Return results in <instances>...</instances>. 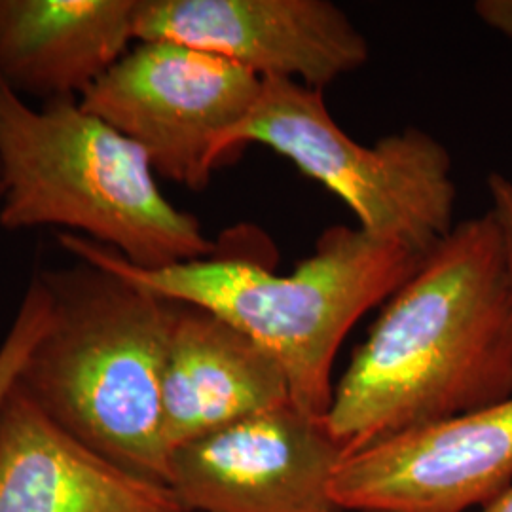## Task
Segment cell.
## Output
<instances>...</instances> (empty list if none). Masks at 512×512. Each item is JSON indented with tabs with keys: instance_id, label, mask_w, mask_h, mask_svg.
I'll return each mask as SVG.
<instances>
[{
	"instance_id": "15",
	"label": "cell",
	"mask_w": 512,
	"mask_h": 512,
	"mask_svg": "<svg viewBox=\"0 0 512 512\" xmlns=\"http://www.w3.org/2000/svg\"><path fill=\"white\" fill-rule=\"evenodd\" d=\"M475 14L497 33L512 38V0H478Z\"/></svg>"
},
{
	"instance_id": "5",
	"label": "cell",
	"mask_w": 512,
	"mask_h": 512,
	"mask_svg": "<svg viewBox=\"0 0 512 512\" xmlns=\"http://www.w3.org/2000/svg\"><path fill=\"white\" fill-rule=\"evenodd\" d=\"M247 145L289 158L346 203L363 232L418 256L456 226L452 156L423 129L406 128L368 147L334 122L321 90L266 78L255 107L226 137L222 160Z\"/></svg>"
},
{
	"instance_id": "12",
	"label": "cell",
	"mask_w": 512,
	"mask_h": 512,
	"mask_svg": "<svg viewBox=\"0 0 512 512\" xmlns=\"http://www.w3.org/2000/svg\"><path fill=\"white\" fill-rule=\"evenodd\" d=\"M139 0H0V82L80 101L129 52Z\"/></svg>"
},
{
	"instance_id": "13",
	"label": "cell",
	"mask_w": 512,
	"mask_h": 512,
	"mask_svg": "<svg viewBox=\"0 0 512 512\" xmlns=\"http://www.w3.org/2000/svg\"><path fill=\"white\" fill-rule=\"evenodd\" d=\"M50 319V293L40 274L31 277L14 321L0 342V406L18 382L19 372Z\"/></svg>"
},
{
	"instance_id": "1",
	"label": "cell",
	"mask_w": 512,
	"mask_h": 512,
	"mask_svg": "<svg viewBox=\"0 0 512 512\" xmlns=\"http://www.w3.org/2000/svg\"><path fill=\"white\" fill-rule=\"evenodd\" d=\"M512 397V283L494 215L458 222L391 294L334 385L346 454Z\"/></svg>"
},
{
	"instance_id": "14",
	"label": "cell",
	"mask_w": 512,
	"mask_h": 512,
	"mask_svg": "<svg viewBox=\"0 0 512 512\" xmlns=\"http://www.w3.org/2000/svg\"><path fill=\"white\" fill-rule=\"evenodd\" d=\"M486 184L492 200L490 213L494 215L495 224L501 234L507 270L512 283V181L501 173H490Z\"/></svg>"
},
{
	"instance_id": "7",
	"label": "cell",
	"mask_w": 512,
	"mask_h": 512,
	"mask_svg": "<svg viewBox=\"0 0 512 512\" xmlns=\"http://www.w3.org/2000/svg\"><path fill=\"white\" fill-rule=\"evenodd\" d=\"M344 448L293 403L175 448L167 486L186 512H344L330 484Z\"/></svg>"
},
{
	"instance_id": "16",
	"label": "cell",
	"mask_w": 512,
	"mask_h": 512,
	"mask_svg": "<svg viewBox=\"0 0 512 512\" xmlns=\"http://www.w3.org/2000/svg\"><path fill=\"white\" fill-rule=\"evenodd\" d=\"M482 512H512V486L499 497H495L492 503L482 507Z\"/></svg>"
},
{
	"instance_id": "10",
	"label": "cell",
	"mask_w": 512,
	"mask_h": 512,
	"mask_svg": "<svg viewBox=\"0 0 512 512\" xmlns=\"http://www.w3.org/2000/svg\"><path fill=\"white\" fill-rule=\"evenodd\" d=\"M0 512H186L175 492L74 439L18 385L0 406Z\"/></svg>"
},
{
	"instance_id": "8",
	"label": "cell",
	"mask_w": 512,
	"mask_h": 512,
	"mask_svg": "<svg viewBox=\"0 0 512 512\" xmlns=\"http://www.w3.org/2000/svg\"><path fill=\"white\" fill-rule=\"evenodd\" d=\"M137 42L167 40L313 90L359 71L365 35L329 0H139Z\"/></svg>"
},
{
	"instance_id": "11",
	"label": "cell",
	"mask_w": 512,
	"mask_h": 512,
	"mask_svg": "<svg viewBox=\"0 0 512 512\" xmlns=\"http://www.w3.org/2000/svg\"><path fill=\"white\" fill-rule=\"evenodd\" d=\"M287 403V376L272 353L217 315L173 302L162 387L167 454Z\"/></svg>"
},
{
	"instance_id": "2",
	"label": "cell",
	"mask_w": 512,
	"mask_h": 512,
	"mask_svg": "<svg viewBox=\"0 0 512 512\" xmlns=\"http://www.w3.org/2000/svg\"><path fill=\"white\" fill-rule=\"evenodd\" d=\"M76 260L105 268L169 302L209 311L253 338L281 365L291 403L325 420L332 366L349 330L391 298L423 256L374 238L359 226H330L293 274H274L224 234L209 255L160 270L131 266L92 239L61 234Z\"/></svg>"
},
{
	"instance_id": "9",
	"label": "cell",
	"mask_w": 512,
	"mask_h": 512,
	"mask_svg": "<svg viewBox=\"0 0 512 512\" xmlns=\"http://www.w3.org/2000/svg\"><path fill=\"white\" fill-rule=\"evenodd\" d=\"M512 486V397L346 456L332 499L351 512H465Z\"/></svg>"
},
{
	"instance_id": "4",
	"label": "cell",
	"mask_w": 512,
	"mask_h": 512,
	"mask_svg": "<svg viewBox=\"0 0 512 512\" xmlns=\"http://www.w3.org/2000/svg\"><path fill=\"white\" fill-rule=\"evenodd\" d=\"M156 177L147 154L80 101L35 107L0 82L2 230L67 228L143 270L209 255L215 241Z\"/></svg>"
},
{
	"instance_id": "6",
	"label": "cell",
	"mask_w": 512,
	"mask_h": 512,
	"mask_svg": "<svg viewBox=\"0 0 512 512\" xmlns=\"http://www.w3.org/2000/svg\"><path fill=\"white\" fill-rule=\"evenodd\" d=\"M260 90L262 80L232 61L148 40L129 48L80 105L141 148L158 177L202 192Z\"/></svg>"
},
{
	"instance_id": "3",
	"label": "cell",
	"mask_w": 512,
	"mask_h": 512,
	"mask_svg": "<svg viewBox=\"0 0 512 512\" xmlns=\"http://www.w3.org/2000/svg\"><path fill=\"white\" fill-rule=\"evenodd\" d=\"M38 274L50 319L18 389L74 439L165 482L162 387L173 302L82 260Z\"/></svg>"
}]
</instances>
